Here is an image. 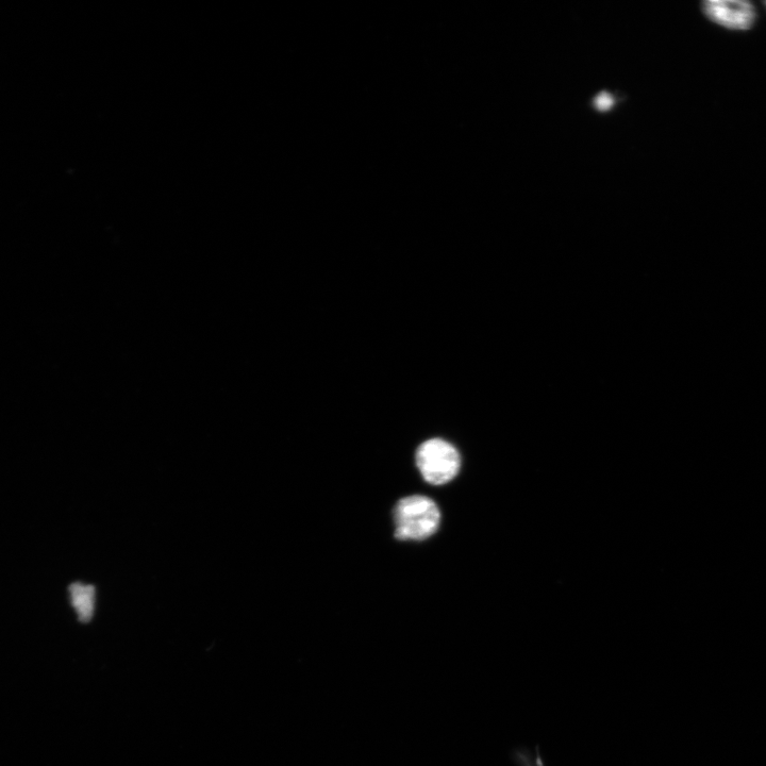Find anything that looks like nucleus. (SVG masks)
Segmentation results:
<instances>
[{"label": "nucleus", "mask_w": 766, "mask_h": 766, "mask_svg": "<svg viewBox=\"0 0 766 766\" xmlns=\"http://www.w3.org/2000/svg\"><path fill=\"white\" fill-rule=\"evenodd\" d=\"M395 537L401 541H423L435 535L441 513L432 499L412 495L399 501L394 509Z\"/></svg>", "instance_id": "nucleus-1"}, {"label": "nucleus", "mask_w": 766, "mask_h": 766, "mask_svg": "<svg viewBox=\"0 0 766 766\" xmlns=\"http://www.w3.org/2000/svg\"><path fill=\"white\" fill-rule=\"evenodd\" d=\"M460 464L457 449L441 439L426 441L416 452V465L430 485L448 484L458 475Z\"/></svg>", "instance_id": "nucleus-2"}, {"label": "nucleus", "mask_w": 766, "mask_h": 766, "mask_svg": "<svg viewBox=\"0 0 766 766\" xmlns=\"http://www.w3.org/2000/svg\"><path fill=\"white\" fill-rule=\"evenodd\" d=\"M703 11L713 23L732 30L752 28L757 18L755 7L743 0H708Z\"/></svg>", "instance_id": "nucleus-3"}, {"label": "nucleus", "mask_w": 766, "mask_h": 766, "mask_svg": "<svg viewBox=\"0 0 766 766\" xmlns=\"http://www.w3.org/2000/svg\"><path fill=\"white\" fill-rule=\"evenodd\" d=\"M70 595L80 622H90L94 613L95 588L76 582L70 587Z\"/></svg>", "instance_id": "nucleus-4"}, {"label": "nucleus", "mask_w": 766, "mask_h": 766, "mask_svg": "<svg viewBox=\"0 0 766 766\" xmlns=\"http://www.w3.org/2000/svg\"><path fill=\"white\" fill-rule=\"evenodd\" d=\"M510 756L516 766H547L538 745L534 749L516 747L512 749Z\"/></svg>", "instance_id": "nucleus-5"}, {"label": "nucleus", "mask_w": 766, "mask_h": 766, "mask_svg": "<svg viewBox=\"0 0 766 766\" xmlns=\"http://www.w3.org/2000/svg\"><path fill=\"white\" fill-rule=\"evenodd\" d=\"M613 99L610 95H599L596 98V108L598 110H608L612 106Z\"/></svg>", "instance_id": "nucleus-6"}, {"label": "nucleus", "mask_w": 766, "mask_h": 766, "mask_svg": "<svg viewBox=\"0 0 766 766\" xmlns=\"http://www.w3.org/2000/svg\"><path fill=\"white\" fill-rule=\"evenodd\" d=\"M765 6H766V3H765Z\"/></svg>", "instance_id": "nucleus-7"}]
</instances>
